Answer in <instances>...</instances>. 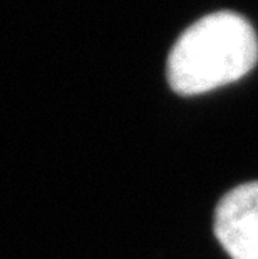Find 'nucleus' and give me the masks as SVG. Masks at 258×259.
<instances>
[{"mask_svg": "<svg viewBox=\"0 0 258 259\" xmlns=\"http://www.w3.org/2000/svg\"><path fill=\"white\" fill-rule=\"evenodd\" d=\"M213 229L232 259H258V181L233 187L219 199Z\"/></svg>", "mask_w": 258, "mask_h": 259, "instance_id": "obj_2", "label": "nucleus"}, {"mask_svg": "<svg viewBox=\"0 0 258 259\" xmlns=\"http://www.w3.org/2000/svg\"><path fill=\"white\" fill-rule=\"evenodd\" d=\"M258 62V38L250 22L216 12L195 22L168 56L166 77L179 96H198L246 75Z\"/></svg>", "mask_w": 258, "mask_h": 259, "instance_id": "obj_1", "label": "nucleus"}]
</instances>
